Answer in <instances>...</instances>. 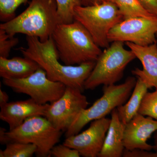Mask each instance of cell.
<instances>
[{"instance_id":"obj_1","label":"cell","mask_w":157,"mask_h":157,"mask_svg":"<svg viewBox=\"0 0 157 157\" xmlns=\"http://www.w3.org/2000/svg\"><path fill=\"white\" fill-rule=\"evenodd\" d=\"M26 41L27 47L18 49L24 56L33 60L45 70L49 79L83 91L85 82L96 62H86L76 66L61 64L59 62L58 54L52 37L42 42L37 37L26 36Z\"/></svg>"},{"instance_id":"obj_2","label":"cell","mask_w":157,"mask_h":157,"mask_svg":"<svg viewBox=\"0 0 157 157\" xmlns=\"http://www.w3.org/2000/svg\"><path fill=\"white\" fill-rule=\"evenodd\" d=\"M52 38L59 59L65 65L76 66L96 62L102 52L89 32L77 21L59 24Z\"/></svg>"},{"instance_id":"obj_3","label":"cell","mask_w":157,"mask_h":157,"mask_svg":"<svg viewBox=\"0 0 157 157\" xmlns=\"http://www.w3.org/2000/svg\"><path fill=\"white\" fill-rule=\"evenodd\" d=\"M59 24L56 0H32L21 14L1 24L0 29L11 36L24 34L43 42L52 37Z\"/></svg>"},{"instance_id":"obj_4","label":"cell","mask_w":157,"mask_h":157,"mask_svg":"<svg viewBox=\"0 0 157 157\" xmlns=\"http://www.w3.org/2000/svg\"><path fill=\"white\" fill-rule=\"evenodd\" d=\"M62 133L45 117L37 116L27 119L19 126L8 132L1 127L0 142L6 145L11 142L33 144L37 147V157H48Z\"/></svg>"},{"instance_id":"obj_5","label":"cell","mask_w":157,"mask_h":157,"mask_svg":"<svg viewBox=\"0 0 157 157\" xmlns=\"http://www.w3.org/2000/svg\"><path fill=\"white\" fill-rule=\"evenodd\" d=\"M135 58L132 50L124 48L123 42H112L98 57L85 82V89L93 90L101 85L115 84L122 78L127 66Z\"/></svg>"},{"instance_id":"obj_6","label":"cell","mask_w":157,"mask_h":157,"mask_svg":"<svg viewBox=\"0 0 157 157\" xmlns=\"http://www.w3.org/2000/svg\"><path fill=\"white\" fill-rule=\"evenodd\" d=\"M136 78L129 76L124 83L104 86L103 94L92 106L83 109L65 133L66 137L79 133L90 122L106 117L113 109L123 105L132 94Z\"/></svg>"},{"instance_id":"obj_7","label":"cell","mask_w":157,"mask_h":157,"mask_svg":"<svg viewBox=\"0 0 157 157\" xmlns=\"http://www.w3.org/2000/svg\"><path fill=\"white\" fill-rule=\"evenodd\" d=\"M74 19L82 24L100 48L109 46L108 35L118 23L124 20L117 6L104 1L90 6H78L74 10Z\"/></svg>"},{"instance_id":"obj_8","label":"cell","mask_w":157,"mask_h":157,"mask_svg":"<svg viewBox=\"0 0 157 157\" xmlns=\"http://www.w3.org/2000/svg\"><path fill=\"white\" fill-rule=\"evenodd\" d=\"M3 82L15 92L28 95L40 104H51L58 100L67 87L62 82L49 79L41 67L26 78H3Z\"/></svg>"},{"instance_id":"obj_9","label":"cell","mask_w":157,"mask_h":157,"mask_svg":"<svg viewBox=\"0 0 157 157\" xmlns=\"http://www.w3.org/2000/svg\"><path fill=\"white\" fill-rule=\"evenodd\" d=\"M82 92L77 89L67 86L62 97L49 104L45 117L55 128L66 132L89 105L87 98Z\"/></svg>"},{"instance_id":"obj_10","label":"cell","mask_w":157,"mask_h":157,"mask_svg":"<svg viewBox=\"0 0 157 157\" xmlns=\"http://www.w3.org/2000/svg\"><path fill=\"white\" fill-rule=\"evenodd\" d=\"M157 17H137L124 19L109 31V43L120 41L130 42L145 46L157 42Z\"/></svg>"},{"instance_id":"obj_11","label":"cell","mask_w":157,"mask_h":157,"mask_svg":"<svg viewBox=\"0 0 157 157\" xmlns=\"http://www.w3.org/2000/svg\"><path fill=\"white\" fill-rule=\"evenodd\" d=\"M110 122V119L106 117L93 121L87 130L66 137L63 144L76 150L82 156L98 157L104 145Z\"/></svg>"},{"instance_id":"obj_12","label":"cell","mask_w":157,"mask_h":157,"mask_svg":"<svg viewBox=\"0 0 157 157\" xmlns=\"http://www.w3.org/2000/svg\"><path fill=\"white\" fill-rule=\"evenodd\" d=\"M157 131V121L137 113L125 124L123 144L125 149H140L151 151L153 146L147 140Z\"/></svg>"},{"instance_id":"obj_13","label":"cell","mask_w":157,"mask_h":157,"mask_svg":"<svg viewBox=\"0 0 157 157\" xmlns=\"http://www.w3.org/2000/svg\"><path fill=\"white\" fill-rule=\"evenodd\" d=\"M49 104H40L30 98L24 101L8 102L1 106L0 119L7 123L9 130L19 126L29 118L45 117Z\"/></svg>"},{"instance_id":"obj_14","label":"cell","mask_w":157,"mask_h":157,"mask_svg":"<svg viewBox=\"0 0 157 157\" xmlns=\"http://www.w3.org/2000/svg\"><path fill=\"white\" fill-rule=\"evenodd\" d=\"M126 45L143 66L142 70L136 68L132 70V74L141 78L149 88H157V42L145 46L130 42H126Z\"/></svg>"},{"instance_id":"obj_15","label":"cell","mask_w":157,"mask_h":157,"mask_svg":"<svg viewBox=\"0 0 157 157\" xmlns=\"http://www.w3.org/2000/svg\"><path fill=\"white\" fill-rule=\"evenodd\" d=\"M111 116L109 128L98 157H123L125 149L123 139L125 125L121 121L117 108L111 112Z\"/></svg>"},{"instance_id":"obj_16","label":"cell","mask_w":157,"mask_h":157,"mask_svg":"<svg viewBox=\"0 0 157 157\" xmlns=\"http://www.w3.org/2000/svg\"><path fill=\"white\" fill-rule=\"evenodd\" d=\"M39 68L37 63L26 57L11 59L0 57V76L3 78H26Z\"/></svg>"},{"instance_id":"obj_17","label":"cell","mask_w":157,"mask_h":157,"mask_svg":"<svg viewBox=\"0 0 157 157\" xmlns=\"http://www.w3.org/2000/svg\"><path fill=\"white\" fill-rule=\"evenodd\" d=\"M137 78L136 84L128 102L117 108L120 119L125 125L138 113L142 100L149 88L141 78Z\"/></svg>"},{"instance_id":"obj_18","label":"cell","mask_w":157,"mask_h":157,"mask_svg":"<svg viewBox=\"0 0 157 157\" xmlns=\"http://www.w3.org/2000/svg\"><path fill=\"white\" fill-rule=\"evenodd\" d=\"M104 1L115 4L123 16L124 20L137 17H155L144 9L137 0H102V2Z\"/></svg>"},{"instance_id":"obj_19","label":"cell","mask_w":157,"mask_h":157,"mask_svg":"<svg viewBox=\"0 0 157 157\" xmlns=\"http://www.w3.org/2000/svg\"><path fill=\"white\" fill-rule=\"evenodd\" d=\"M37 147L33 144L9 142L4 150L0 151L1 157H31L36 154Z\"/></svg>"},{"instance_id":"obj_20","label":"cell","mask_w":157,"mask_h":157,"mask_svg":"<svg viewBox=\"0 0 157 157\" xmlns=\"http://www.w3.org/2000/svg\"><path fill=\"white\" fill-rule=\"evenodd\" d=\"M59 24L73 22L74 10L76 7L82 6L81 0H56Z\"/></svg>"},{"instance_id":"obj_21","label":"cell","mask_w":157,"mask_h":157,"mask_svg":"<svg viewBox=\"0 0 157 157\" xmlns=\"http://www.w3.org/2000/svg\"><path fill=\"white\" fill-rule=\"evenodd\" d=\"M138 113L157 121V88L154 91L145 94Z\"/></svg>"},{"instance_id":"obj_22","label":"cell","mask_w":157,"mask_h":157,"mask_svg":"<svg viewBox=\"0 0 157 157\" xmlns=\"http://www.w3.org/2000/svg\"><path fill=\"white\" fill-rule=\"evenodd\" d=\"M28 0H0V20L6 22L16 16L15 11L23 4Z\"/></svg>"},{"instance_id":"obj_23","label":"cell","mask_w":157,"mask_h":157,"mask_svg":"<svg viewBox=\"0 0 157 157\" xmlns=\"http://www.w3.org/2000/svg\"><path fill=\"white\" fill-rule=\"evenodd\" d=\"M18 42L17 38L9 36L6 31L0 29V57H9L11 49Z\"/></svg>"},{"instance_id":"obj_24","label":"cell","mask_w":157,"mask_h":157,"mask_svg":"<svg viewBox=\"0 0 157 157\" xmlns=\"http://www.w3.org/2000/svg\"><path fill=\"white\" fill-rule=\"evenodd\" d=\"M79 157L80 155L76 149L63 144L56 145L51 151L50 157Z\"/></svg>"},{"instance_id":"obj_25","label":"cell","mask_w":157,"mask_h":157,"mask_svg":"<svg viewBox=\"0 0 157 157\" xmlns=\"http://www.w3.org/2000/svg\"><path fill=\"white\" fill-rule=\"evenodd\" d=\"M123 157H157V154L155 152H152L151 151L140 149H135L132 150H128L125 149Z\"/></svg>"},{"instance_id":"obj_26","label":"cell","mask_w":157,"mask_h":157,"mask_svg":"<svg viewBox=\"0 0 157 157\" xmlns=\"http://www.w3.org/2000/svg\"><path fill=\"white\" fill-rule=\"evenodd\" d=\"M141 6L152 15L157 17V0H137Z\"/></svg>"},{"instance_id":"obj_27","label":"cell","mask_w":157,"mask_h":157,"mask_svg":"<svg viewBox=\"0 0 157 157\" xmlns=\"http://www.w3.org/2000/svg\"><path fill=\"white\" fill-rule=\"evenodd\" d=\"M9 96L8 94L2 89H0V107L8 103Z\"/></svg>"},{"instance_id":"obj_28","label":"cell","mask_w":157,"mask_h":157,"mask_svg":"<svg viewBox=\"0 0 157 157\" xmlns=\"http://www.w3.org/2000/svg\"><path fill=\"white\" fill-rule=\"evenodd\" d=\"M82 6H90L102 2V0H81Z\"/></svg>"},{"instance_id":"obj_29","label":"cell","mask_w":157,"mask_h":157,"mask_svg":"<svg viewBox=\"0 0 157 157\" xmlns=\"http://www.w3.org/2000/svg\"><path fill=\"white\" fill-rule=\"evenodd\" d=\"M153 149L155 152L157 154V131L155 133L154 135V144L153 145Z\"/></svg>"},{"instance_id":"obj_30","label":"cell","mask_w":157,"mask_h":157,"mask_svg":"<svg viewBox=\"0 0 157 157\" xmlns=\"http://www.w3.org/2000/svg\"><path fill=\"white\" fill-rule=\"evenodd\" d=\"M156 37H157V34H156Z\"/></svg>"}]
</instances>
